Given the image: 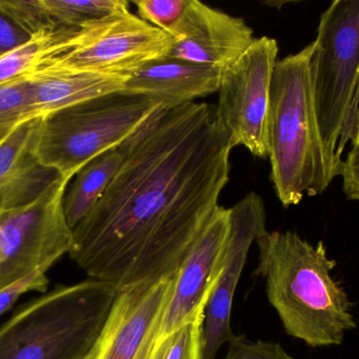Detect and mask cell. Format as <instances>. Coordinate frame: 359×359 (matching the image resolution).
<instances>
[{"label": "cell", "instance_id": "6da1fadb", "mask_svg": "<svg viewBox=\"0 0 359 359\" xmlns=\"http://www.w3.org/2000/svg\"><path fill=\"white\" fill-rule=\"evenodd\" d=\"M229 137L215 105L162 107L126 141V155L69 257L121 291L178 273L229 181Z\"/></svg>", "mask_w": 359, "mask_h": 359}, {"label": "cell", "instance_id": "7a4b0ae2", "mask_svg": "<svg viewBox=\"0 0 359 359\" xmlns=\"http://www.w3.org/2000/svg\"><path fill=\"white\" fill-rule=\"evenodd\" d=\"M268 301L291 337L310 347L341 345L356 328L351 303L331 276L337 261L324 242L310 244L293 232H268L257 240Z\"/></svg>", "mask_w": 359, "mask_h": 359}, {"label": "cell", "instance_id": "3957f363", "mask_svg": "<svg viewBox=\"0 0 359 359\" xmlns=\"http://www.w3.org/2000/svg\"><path fill=\"white\" fill-rule=\"evenodd\" d=\"M313 44L280 59L274 67L268 113L267 149L271 181L280 204L295 206L305 195H320L344 162L325 145L312 86Z\"/></svg>", "mask_w": 359, "mask_h": 359}, {"label": "cell", "instance_id": "277c9868", "mask_svg": "<svg viewBox=\"0 0 359 359\" xmlns=\"http://www.w3.org/2000/svg\"><path fill=\"white\" fill-rule=\"evenodd\" d=\"M119 294L90 278L29 301L0 326V359H83Z\"/></svg>", "mask_w": 359, "mask_h": 359}, {"label": "cell", "instance_id": "5b68a950", "mask_svg": "<svg viewBox=\"0 0 359 359\" xmlns=\"http://www.w3.org/2000/svg\"><path fill=\"white\" fill-rule=\"evenodd\" d=\"M162 107L159 99L120 90L55 112L42 118L38 159L72 181L90 160L126 143Z\"/></svg>", "mask_w": 359, "mask_h": 359}, {"label": "cell", "instance_id": "8992f818", "mask_svg": "<svg viewBox=\"0 0 359 359\" xmlns=\"http://www.w3.org/2000/svg\"><path fill=\"white\" fill-rule=\"evenodd\" d=\"M312 86L325 145L343 160L359 84V0H335L320 16L313 42Z\"/></svg>", "mask_w": 359, "mask_h": 359}, {"label": "cell", "instance_id": "52a82bcc", "mask_svg": "<svg viewBox=\"0 0 359 359\" xmlns=\"http://www.w3.org/2000/svg\"><path fill=\"white\" fill-rule=\"evenodd\" d=\"M170 48L172 38L166 32L126 11L61 38L32 71L65 69L128 77L168 56Z\"/></svg>", "mask_w": 359, "mask_h": 359}, {"label": "cell", "instance_id": "ba28073f", "mask_svg": "<svg viewBox=\"0 0 359 359\" xmlns=\"http://www.w3.org/2000/svg\"><path fill=\"white\" fill-rule=\"evenodd\" d=\"M71 179L60 176L31 204L0 212V289L48 270L73 246L65 212Z\"/></svg>", "mask_w": 359, "mask_h": 359}, {"label": "cell", "instance_id": "9c48e42d", "mask_svg": "<svg viewBox=\"0 0 359 359\" xmlns=\"http://www.w3.org/2000/svg\"><path fill=\"white\" fill-rule=\"evenodd\" d=\"M278 56L276 39L255 38L236 61L222 70L217 90V122L232 147L243 145L259 158L268 157L270 91Z\"/></svg>", "mask_w": 359, "mask_h": 359}, {"label": "cell", "instance_id": "30bf717a", "mask_svg": "<svg viewBox=\"0 0 359 359\" xmlns=\"http://www.w3.org/2000/svg\"><path fill=\"white\" fill-rule=\"evenodd\" d=\"M229 230L230 209L219 206L175 276L174 288L158 339L205 314L223 271Z\"/></svg>", "mask_w": 359, "mask_h": 359}, {"label": "cell", "instance_id": "8fae6325", "mask_svg": "<svg viewBox=\"0 0 359 359\" xmlns=\"http://www.w3.org/2000/svg\"><path fill=\"white\" fill-rule=\"evenodd\" d=\"M175 276L121 291L96 343L83 359L149 358L159 337Z\"/></svg>", "mask_w": 359, "mask_h": 359}, {"label": "cell", "instance_id": "7c38bea8", "mask_svg": "<svg viewBox=\"0 0 359 359\" xmlns=\"http://www.w3.org/2000/svg\"><path fill=\"white\" fill-rule=\"evenodd\" d=\"M265 204L261 196L250 193L230 208V230L223 271L205 309L203 359H215L231 335L234 294L251 246L265 233Z\"/></svg>", "mask_w": 359, "mask_h": 359}, {"label": "cell", "instance_id": "4fadbf2b", "mask_svg": "<svg viewBox=\"0 0 359 359\" xmlns=\"http://www.w3.org/2000/svg\"><path fill=\"white\" fill-rule=\"evenodd\" d=\"M168 35L172 38L168 56L221 70L236 61L255 39L244 19L198 0H189Z\"/></svg>", "mask_w": 359, "mask_h": 359}, {"label": "cell", "instance_id": "5bb4252c", "mask_svg": "<svg viewBox=\"0 0 359 359\" xmlns=\"http://www.w3.org/2000/svg\"><path fill=\"white\" fill-rule=\"evenodd\" d=\"M41 122L27 120L0 139V212L31 204L61 176L36 154Z\"/></svg>", "mask_w": 359, "mask_h": 359}, {"label": "cell", "instance_id": "9a60e30c", "mask_svg": "<svg viewBox=\"0 0 359 359\" xmlns=\"http://www.w3.org/2000/svg\"><path fill=\"white\" fill-rule=\"evenodd\" d=\"M222 70L166 56L128 76L123 90L159 99L166 107L217 93Z\"/></svg>", "mask_w": 359, "mask_h": 359}, {"label": "cell", "instance_id": "2e32d148", "mask_svg": "<svg viewBox=\"0 0 359 359\" xmlns=\"http://www.w3.org/2000/svg\"><path fill=\"white\" fill-rule=\"evenodd\" d=\"M34 88L36 114H50L101 95L123 90L128 77L65 69L34 70L27 74Z\"/></svg>", "mask_w": 359, "mask_h": 359}, {"label": "cell", "instance_id": "e0dca14e", "mask_svg": "<svg viewBox=\"0 0 359 359\" xmlns=\"http://www.w3.org/2000/svg\"><path fill=\"white\" fill-rule=\"evenodd\" d=\"M126 155V141L97 156L74 176L75 179L65 196V216L72 229H75L98 204Z\"/></svg>", "mask_w": 359, "mask_h": 359}, {"label": "cell", "instance_id": "ac0fdd59", "mask_svg": "<svg viewBox=\"0 0 359 359\" xmlns=\"http://www.w3.org/2000/svg\"><path fill=\"white\" fill-rule=\"evenodd\" d=\"M41 32L82 30L130 11L126 0H38Z\"/></svg>", "mask_w": 359, "mask_h": 359}, {"label": "cell", "instance_id": "d6986e66", "mask_svg": "<svg viewBox=\"0 0 359 359\" xmlns=\"http://www.w3.org/2000/svg\"><path fill=\"white\" fill-rule=\"evenodd\" d=\"M38 118L34 88L23 75L0 84V139L27 120Z\"/></svg>", "mask_w": 359, "mask_h": 359}, {"label": "cell", "instance_id": "ffe728a7", "mask_svg": "<svg viewBox=\"0 0 359 359\" xmlns=\"http://www.w3.org/2000/svg\"><path fill=\"white\" fill-rule=\"evenodd\" d=\"M76 30L62 29L32 35L27 41L0 57V84L27 75L37 65L40 57L60 38Z\"/></svg>", "mask_w": 359, "mask_h": 359}, {"label": "cell", "instance_id": "44dd1931", "mask_svg": "<svg viewBox=\"0 0 359 359\" xmlns=\"http://www.w3.org/2000/svg\"><path fill=\"white\" fill-rule=\"evenodd\" d=\"M205 314L156 341L147 359H203Z\"/></svg>", "mask_w": 359, "mask_h": 359}, {"label": "cell", "instance_id": "7402d4cb", "mask_svg": "<svg viewBox=\"0 0 359 359\" xmlns=\"http://www.w3.org/2000/svg\"><path fill=\"white\" fill-rule=\"evenodd\" d=\"M189 0H135L138 16L149 25L170 33L183 16Z\"/></svg>", "mask_w": 359, "mask_h": 359}, {"label": "cell", "instance_id": "603a6c76", "mask_svg": "<svg viewBox=\"0 0 359 359\" xmlns=\"http://www.w3.org/2000/svg\"><path fill=\"white\" fill-rule=\"evenodd\" d=\"M223 359H295L282 346L267 341H252L245 335L232 334Z\"/></svg>", "mask_w": 359, "mask_h": 359}, {"label": "cell", "instance_id": "cb8c5ba5", "mask_svg": "<svg viewBox=\"0 0 359 359\" xmlns=\"http://www.w3.org/2000/svg\"><path fill=\"white\" fill-rule=\"evenodd\" d=\"M46 269H38L21 280L0 289V316L10 310L25 293L31 291L44 292L48 289V278Z\"/></svg>", "mask_w": 359, "mask_h": 359}, {"label": "cell", "instance_id": "d4e9b609", "mask_svg": "<svg viewBox=\"0 0 359 359\" xmlns=\"http://www.w3.org/2000/svg\"><path fill=\"white\" fill-rule=\"evenodd\" d=\"M343 190L348 200L359 202V145H352L344 160Z\"/></svg>", "mask_w": 359, "mask_h": 359}, {"label": "cell", "instance_id": "484cf974", "mask_svg": "<svg viewBox=\"0 0 359 359\" xmlns=\"http://www.w3.org/2000/svg\"><path fill=\"white\" fill-rule=\"evenodd\" d=\"M31 38L0 10V57Z\"/></svg>", "mask_w": 359, "mask_h": 359}, {"label": "cell", "instance_id": "4316f807", "mask_svg": "<svg viewBox=\"0 0 359 359\" xmlns=\"http://www.w3.org/2000/svg\"><path fill=\"white\" fill-rule=\"evenodd\" d=\"M347 138L352 145H359V84L348 124Z\"/></svg>", "mask_w": 359, "mask_h": 359}]
</instances>
